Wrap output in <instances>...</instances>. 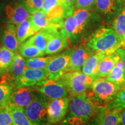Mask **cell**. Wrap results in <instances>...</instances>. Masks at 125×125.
Masks as SVG:
<instances>
[{"label":"cell","mask_w":125,"mask_h":125,"mask_svg":"<svg viewBox=\"0 0 125 125\" xmlns=\"http://www.w3.org/2000/svg\"><path fill=\"white\" fill-rule=\"evenodd\" d=\"M106 54L103 53L94 52L89 57L82 68V72L87 75L93 77L95 80L97 78V73L99 62L105 57Z\"/></svg>","instance_id":"d6986e66"},{"label":"cell","mask_w":125,"mask_h":125,"mask_svg":"<svg viewBox=\"0 0 125 125\" xmlns=\"http://www.w3.org/2000/svg\"><path fill=\"white\" fill-rule=\"evenodd\" d=\"M9 111L12 118V125H37L30 121L23 108L9 104Z\"/></svg>","instance_id":"603a6c76"},{"label":"cell","mask_w":125,"mask_h":125,"mask_svg":"<svg viewBox=\"0 0 125 125\" xmlns=\"http://www.w3.org/2000/svg\"><path fill=\"white\" fill-rule=\"evenodd\" d=\"M30 14L41 9L43 0H16Z\"/></svg>","instance_id":"1f68e13d"},{"label":"cell","mask_w":125,"mask_h":125,"mask_svg":"<svg viewBox=\"0 0 125 125\" xmlns=\"http://www.w3.org/2000/svg\"><path fill=\"white\" fill-rule=\"evenodd\" d=\"M19 52L20 55L26 59L40 57L45 54L29 40L19 45Z\"/></svg>","instance_id":"484cf974"},{"label":"cell","mask_w":125,"mask_h":125,"mask_svg":"<svg viewBox=\"0 0 125 125\" xmlns=\"http://www.w3.org/2000/svg\"><path fill=\"white\" fill-rule=\"evenodd\" d=\"M30 19L28 18L16 25V33L19 45L36 33Z\"/></svg>","instance_id":"7402d4cb"},{"label":"cell","mask_w":125,"mask_h":125,"mask_svg":"<svg viewBox=\"0 0 125 125\" xmlns=\"http://www.w3.org/2000/svg\"><path fill=\"white\" fill-rule=\"evenodd\" d=\"M96 11L106 19H114L124 7V0H96Z\"/></svg>","instance_id":"9a60e30c"},{"label":"cell","mask_w":125,"mask_h":125,"mask_svg":"<svg viewBox=\"0 0 125 125\" xmlns=\"http://www.w3.org/2000/svg\"><path fill=\"white\" fill-rule=\"evenodd\" d=\"M1 78H2V76H1V75H0V79H1Z\"/></svg>","instance_id":"b9f144b4"},{"label":"cell","mask_w":125,"mask_h":125,"mask_svg":"<svg viewBox=\"0 0 125 125\" xmlns=\"http://www.w3.org/2000/svg\"><path fill=\"white\" fill-rule=\"evenodd\" d=\"M49 100L43 94L38 92L35 98L24 108L25 114L31 122L42 125L48 119L47 106Z\"/></svg>","instance_id":"52a82bcc"},{"label":"cell","mask_w":125,"mask_h":125,"mask_svg":"<svg viewBox=\"0 0 125 125\" xmlns=\"http://www.w3.org/2000/svg\"><path fill=\"white\" fill-rule=\"evenodd\" d=\"M120 123L122 125H125V108L119 112Z\"/></svg>","instance_id":"74e56055"},{"label":"cell","mask_w":125,"mask_h":125,"mask_svg":"<svg viewBox=\"0 0 125 125\" xmlns=\"http://www.w3.org/2000/svg\"><path fill=\"white\" fill-rule=\"evenodd\" d=\"M113 30L120 40L125 35V7L114 18L112 23Z\"/></svg>","instance_id":"4316f807"},{"label":"cell","mask_w":125,"mask_h":125,"mask_svg":"<svg viewBox=\"0 0 125 125\" xmlns=\"http://www.w3.org/2000/svg\"><path fill=\"white\" fill-rule=\"evenodd\" d=\"M30 19L31 20L34 29L35 30L36 32H38L41 29H45L52 25L57 24L52 22L51 20L48 18L46 13H44L41 10L31 14ZM57 24H59V23H57Z\"/></svg>","instance_id":"d4e9b609"},{"label":"cell","mask_w":125,"mask_h":125,"mask_svg":"<svg viewBox=\"0 0 125 125\" xmlns=\"http://www.w3.org/2000/svg\"><path fill=\"white\" fill-rule=\"evenodd\" d=\"M73 14L76 20L75 43H78L89 37V32L98 24L100 18L92 9H75Z\"/></svg>","instance_id":"277c9868"},{"label":"cell","mask_w":125,"mask_h":125,"mask_svg":"<svg viewBox=\"0 0 125 125\" xmlns=\"http://www.w3.org/2000/svg\"><path fill=\"white\" fill-rule=\"evenodd\" d=\"M71 96L85 93L95 81L92 76L81 71L66 72L59 78Z\"/></svg>","instance_id":"5b68a950"},{"label":"cell","mask_w":125,"mask_h":125,"mask_svg":"<svg viewBox=\"0 0 125 125\" xmlns=\"http://www.w3.org/2000/svg\"><path fill=\"white\" fill-rule=\"evenodd\" d=\"M15 53L5 47L0 46V75L7 74L13 63Z\"/></svg>","instance_id":"cb8c5ba5"},{"label":"cell","mask_w":125,"mask_h":125,"mask_svg":"<svg viewBox=\"0 0 125 125\" xmlns=\"http://www.w3.org/2000/svg\"><path fill=\"white\" fill-rule=\"evenodd\" d=\"M102 108L95 105L85 93L71 96L68 102V110L72 122L81 123L98 113Z\"/></svg>","instance_id":"7a4b0ae2"},{"label":"cell","mask_w":125,"mask_h":125,"mask_svg":"<svg viewBox=\"0 0 125 125\" xmlns=\"http://www.w3.org/2000/svg\"><path fill=\"white\" fill-rule=\"evenodd\" d=\"M119 112L116 111L107 110L106 107H103L98 112L97 122L99 125H119Z\"/></svg>","instance_id":"44dd1931"},{"label":"cell","mask_w":125,"mask_h":125,"mask_svg":"<svg viewBox=\"0 0 125 125\" xmlns=\"http://www.w3.org/2000/svg\"><path fill=\"white\" fill-rule=\"evenodd\" d=\"M13 88L6 82L0 81V107L8 105L10 103V98Z\"/></svg>","instance_id":"4dcf8cb0"},{"label":"cell","mask_w":125,"mask_h":125,"mask_svg":"<svg viewBox=\"0 0 125 125\" xmlns=\"http://www.w3.org/2000/svg\"><path fill=\"white\" fill-rule=\"evenodd\" d=\"M119 57L120 60L122 61L125 67V49L123 48H119L115 52Z\"/></svg>","instance_id":"8d00e7d4"},{"label":"cell","mask_w":125,"mask_h":125,"mask_svg":"<svg viewBox=\"0 0 125 125\" xmlns=\"http://www.w3.org/2000/svg\"><path fill=\"white\" fill-rule=\"evenodd\" d=\"M37 93L38 92L31 86L14 89L10 96L9 104L24 108L34 100Z\"/></svg>","instance_id":"2e32d148"},{"label":"cell","mask_w":125,"mask_h":125,"mask_svg":"<svg viewBox=\"0 0 125 125\" xmlns=\"http://www.w3.org/2000/svg\"><path fill=\"white\" fill-rule=\"evenodd\" d=\"M76 0H61L60 4L64 6L68 15L73 14L75 10V4Z\"/></svg>","instance_id":"d590c367"},{"label":"cell","mask_w":125,"mask_h":125,"mask_svg":"<svg viewBox=\"0 0 125 125\" xmlns=\"http://www.w3.org/2000/svg\"><path fill=\"white\" fill-rule=\"evenodd\" d=\"M125 108V88L120 90L116 96L106 106V109L109 111H116L121 112Z\"/></svg>","instance_id":"f546056e"},{"label":"cell","mask_w":125,"mask_h":125,"mask_svg":"<svg viewBox=\"0 0 125 125\" xmlns=\"http://www.w3.org/2000/svg\"><path fill=\"white\" fill-rule=\"evenodd\" d=\"M121 40L113 29L100 27L96 30L87 41V45L94 52L109 55L121 48Z\"/></svg>","instance_id":"6da1fadb"},{"label":"cell","mask_w":125,"mask_h":125,"mask_svg":"<svg viewBox=\"0 0 125 125\" xmlns=\"http://www.w3.org/2000/svg\"><path fill=\"white\" fill-rule=\"evenodd\" d=\"M60 1L61 0H43L42 7L41 10L44 13H47L57 4H60Z\"/></svg>","instance_id":"e575fe53"},{"label":"cell","mask_w":125,"mask_h":125,"mask_svg":"<svg viewBox=\"0 0 125 125\" xmlns=\"http://www.w3.org/2000/svg\"><path fill=\"white\" fill-rule=\"evenodd\" d=\"M105 79L116 85L120 90L125 88V67L120 59Z\"/></svg>","instance_id":"ac0fdd59"},{"label":"cell","mask_w":125,"mask_h":125,"mask_svg":"<svg viewBox=\"0 0 125 125\" xmlns=\"http://www.w3.org/2000/svg\"><path fill=\"white\" fill-rule=\"evenodd\" d=\"M99 125L98 124V123L97 122H96V123H93V125Z\"/></svg>","instance_id":"60d3db41"},{"label":"cell","mask_w":125,"mask_h":125,"mask_svg":"<svg viewBox=\"0 0 125 125\" xmlns=\"http://www.w3.org/2000/svg\"><path fill=\"white\" fill-rule=\"evenodd\" d=\"M48 78V72L45 69L26 68L23 74L15 81L13 88L32 86L37 83Z\"/></svg>","instance_id":"8fae6325"},{"label":"cell","mask_w":125,"mask_h":125,"mask_svg":"<svg viewBox=\"0 0 125 125\" xmlns=\"http://www.w3.org/2000/svg\"><path fill=\"white\" fill-rule=\"evenodd\" d=\"M54 56L51 55L47 57H36L25 59V64L27 68L35 69H45L47 65L53 58Z\"/></svg>","instance_id":"f1b7e54d"},{"label":"cell","mask_w":125,"mask_h":125,"mask_svg":"<svg viewBox=\"0 0 125 125\" xmlns=\"http://www.w3.org/2000/svg\"><path fill=\"white\" fill-rule=\"evenodd\" d=\"M69 98L67 97L49 100L47 106V119L49 123H57L62 121L68 111Z\"/></svg>","instance_id":"30bf717a"},{"label":"cell","mask_w":125,"mask_h":125,"mask_svg":"<svg viewBox=\"0 0 125 125\" xmlns=\"http://www.w3.org/2000/svg\"><path fill=\"white\" fill-rule=\"evenodd\" d=\"M69 40L62 26L54 31L47 45L45 54L53 55L63 51L68 46Z\"/></svg>","instance_id":"5bb4252c"},{"label":"cell","mask_w":125,"mask_h":125,"mask_svg":"<svg viewBox=\"0 0 125 125\" xmlns=\"http://www.w3.org/2000/svg\"><path fill=\"white\" fill-rule=\"evenodd\" d=\"M0 42L1 45L10 50L14 53H18L19 44L15 24L4 23L0 27Z\"/></svg>","instance_id":"4fadbf2b"},{"label":"cell","mask_w":125,"mask_h":125,"mask_svg":"<svg viewBox=\"0 0 125 125\" xmlns=\"http://www.w3.org/2000/svg\"><path fill=\"white\" fill-rule=\"evenodd\" d=\"M26 68L25 59L19 53H16L10 70L7 74L2 76L1 81L7 83L13 87L15 81L23 74Z\"/></svg>","instance_id":"e0dca14e"},{"label":"cell","mask_w":125,"mask_h":125,"mask_svg":"<svg viewBox=\"0 0 125 125\" xmlns=\"http://www.w3.org/2000/svg\"><path fill=\"white\" fill-rule=\"evenodd\" d=\"M87 90L89 92L86 94L95 105L99 107H106L120 89L105 78H101L94 81Z\"/></svg>","instance_id":"3957f363"},{"label":"cell","mask_w":125,"mask_h":125,"mask_svg":"<svg viewBox=\"0 0 125 125\" xmlns=\"http://www.w3.org/2000/svg\"><path fill=\"white\" fill-rule=\"evenodd\" d=\"M94 52L87 45H81L71 49L67 72L81 71L86 60Z\"/></svg>","instance_id":"7c38bea8"},{"label":"cell","mask_w":125,"mask_h":125,"mask_svg":"<svg viewBox=\"0 0 125 125\" xmlns=\"http://www.w3.org/2000/svg\"><path fill=\"white\" fill-rule=\"evenodd\" d=\"M96 0H76L75 4V9H93L95 6Z\"/></svg>","instance_id":"836d02e7"},{"label":"cell","mask_w":125,"mask_h":125,"mask_svg":"<svg viewBox=\"0 0 125 125\" xmlns=\"http://www.w3.org/2000/svg\"><path fill=\"white\" fill-rule=\"evenodd\" d=\"M1 1L2 2H7V1H10V0H1Z\"/></svg>","instance_id":"ab89813d"},{"label":"cell","mask_w":125,"mask_h":125,"mask_svg":"<svg viewBox=\"0 0 125 125\" xmlns=\"http://www.w3.org/2000/svg\"><path fill=\"white\" fill-rule=\"evenodd\" d=\"M119 59V56L115 52L104 57L98 64L97 78H105Z\"/></svg>","instance_id":"ffe728a7"},{"label":"cell","mask_w":125,"mask_h":125,"mask_svg":"<svg viewBox=\"0 0 125 125\" xmlns=\"http://www.w3.org/2000/svg\"><path fill=\"white\" fill-rule=\"evenodd\" d=\"M76 23L73 14L68 16L63 20V29L67 35L69 42L73 44L75 43Z\"/></svg>","instance_id":"83f0119b"},{"label":"cell","mask_w":125,"mask_h":125,"mask_svg":"<svg viewBox=\"0 0 125 125\" xmlns=\"http://www.w3.org/2000/svg\"><path fill=\"white\" fill-rule=\"evenodd\" d=\"M32 87L35 91L43 94L49 100L65 97L68 95L66 87L58 79L48 78L37 83Z\"/></svg>","instance_id":"ba28073f"},{"label":"cell","mask_w":125,"mask_h":125,"mask_svg":"<svg viewBox=\"0 0 125 125\" xmlns=\"http://www.w3.org/2000/svg\"><path fill=\"white\" fill-rule=\"evenodd\" d=\"M119 125H122L121 124V123H119Z\"/></svg>","instance_id":"7bdbcfd3"},{"label":"cell","mask_w":125,"mask_h":125,"mask_svg":"<svg viewBox=\"0 0 125 125\" xmlns=\"http://www.w3.org/2000/svg\"><path fill=\"white\" fill-rule=\"evenodd\" d=\"M0 1H1V0H0Z\"/></svg>","instance_id":"ee69618b"},{"label":"cell","mask_w":125,"mask_h":125,"mask_svg":"<svg viewBox=\"0 0 125 125\" xmlns=\"http://www.w3.org/2000/svg\"><path fill=\"white\" fill-rule=\"evenodd\" d=\"M0 125H12V120L9 111V104L0 107Z\"/></svg>","instance_id":"d6a6232c"},{"label":"cell","mask_w":125,"mask_h":125,"mask_svg":"<svg viewBox=\"0 0 125 125\" xmlns=\"http://www.w3.org/2000/svg\"><path fill=\"white\" fill-rule=\"evenodd\" d=\"M71 49H67L62 53L54 56L45 70L48 72V78L57 79L66 73L70 60Z\"/></svg>","instance_id":"9c48e42d"},{"label":"cell","mask_w":125,"mask_h":125,"mask_svg":"<svg viewBox=\"0 0 125 125\" xmlns=\"http://www.w3.org/2000/svg\"><path fill=\"white\" fill-rule=\"evenodd\" d=\"M31 14L16 0H10L0 4V20L4 23L18 25Z\"/></svg>","instance_id":"8992f818"},{"label":"cell","mask_w":125,"mask_h":125,"mask_svg":"<svg viewBox=\"0 0 125 125\" xmlns=\"http://www.w3.org/2000/svg\"><path fill=\"white\" fill-rule=\"evenodd\" d=\"M121 48H123L125 49V35H124V37H123L122 40H121Z\"/></svg>","instance_id":"f35d334b"}]
</instances>
